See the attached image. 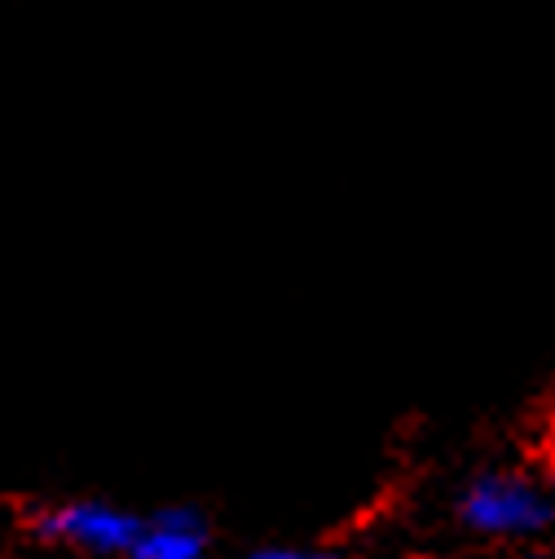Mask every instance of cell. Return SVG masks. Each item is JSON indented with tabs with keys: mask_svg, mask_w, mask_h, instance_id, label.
I'll return each instance as SVG.
<instances>
[{
	"mask_svg": "<svg viewBox=\"0 0 555 559\" xmlns=\"http://www.w3.org/2000/svg\"><path fill=\"white\" fill-rule=\"evenodd\" d=\"M459 520L481 537H538L555 524V498L546 485L520 472H481L459 493Z\"/></svg>",
	"mask_w": 555,
	"mask_h": 559,
	"instance_id": "6da1fadb",
	"label": "cell"
},
{
	"mask_svg": "<svg viewBox=\"0 0 555 559\" xmlns=\"http://www.w3.org/2000/svg\"><path fill=\"white\" fill-rule=\"evenodd\" d=\"M142 511L106 502V498H71L58 507H45L36 515V533L54 546H71L93 559H128L142 533Z\"/></svg>",
	"mask_w": 555,
	"mask_h": 559,
	"instance_id": "7a4b0ae2",
	"label": "cell"
},
{
	"mask_svg": "<svg viewBox=\"0 0 555 559\" xmlns=\"http://www.w3.org/2000/svg\"><path fill=\"white\" fill-rule=\"evenodd\" d=\"M208 546L212 528L199 507H160L146 511L128 559H208Z\"/></svg>",
	"mask_w": 555,
	"mask_h": 559,
	"instance_id": "3957f363",
	"label": "cell"
},
{
	"mask_svg": "<svg viewBox=\"0 0 555 559\" xmlns=\"http://www.w3.org/2000/svg\"><path fill=\"white\" fill-rule=\"evenodd\" d=\"M247 559H335V555H327V550H300V546H278V542H264V546H256Z\"/></svg>",
	"mask_w": 555,
	"mask_h": 559,
	"instance_id": "277c9868",
	"label": "cell"
},
{
	"mask_svg": "<svg viewBox=\"0 0 555 559\" xmlns=\"http://www.w3.org/2000/svg\"><path fill=\"white\" fill-rule=\"evenodd\" d=\"M551 498H555V463H551Z\"/></svg>",
	"mask_w": 555,
	"mask_h": 559,
	"instance_id": "5b68a950",
	"label": "cell"
},
{
	"mask_svg": "<svg viewBox=\"0 0 555 559\" xmlns=\"http://www.w3.org/2000/svg\"><path fill=\"white\" fill-rule=\"evenodd\" d=\"M520 559H546V555H520Z\"/></svg>",
	"mask_w": 555,
	"mask_h": 559,
	"instance_id": "8992f818",
	"label": "cell"
}]
</instances>
